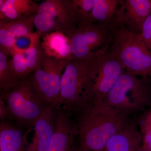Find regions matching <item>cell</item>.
<instances>
[{
    "label": "cell",
    "instance_id": "1",
    "mask_svg": "<svg viewBox=\"0 0 151 151\" xmlns=\"http://www.w3.org/2000/svg\"><path fill=\"white\" fill-rule=\"evenodd\" d=\"M77 117L79 147L89 151H103L109 140L130 119L103 101L93 103Z\"/></svg>",
    "mask_w": 151,
    "mask_h": 151
},
{
    "label": "cell",
    "instance_id": "2",
    "mask_svg": "<svg viewBox=\"0 0 151 151\" xmlns=\"http://www.w3.org/2000/svg\"><path fill=\"white\" fill-rule=\"evenodd\" d=\"M113 40L109 50L122 66L132 75L151 78V52L141 33L123 27L112 28Z\"/></svg>",
    "mask_w": 151,
    "mask_h": 151
},
{
    "label": "cell",
    "instance_id": "3",
    "mask_svg": "<svg viewBox=\"0 0 151 151\" xmlns=\"http://www.w3.org/2000/svg\"><path fill=\"white\" fill-rule=\"evenodd\" d=\"M103 101L129 116L137 114L151 105V78L135 76L124 69Z\"/></svg>",
    "mask_w": 151,
    "mask_h": 151
},
{
    "label": "cell",
    "instance_id": "4",
    "mask_svg": "<svg viewBox=\"0 0 151 151\" xmlns=\"http://www.w3.org/2000/svg\"><path fill=\"white\" fill-rule=\"evenodd\" d=\"M91 59L68 61L61 76L59 106L72 116H78L90 105L86 83Z\"/></svg>",
    "mask_w": 151,
    "mask_h": 151
},
{
    "label": "cell",
    "instance_id": "5",
    "mask_svg": "<svg viewBox=\"0 0 151 151\" xmlns=\"http://www.w3.org/2000/svg\"><path fill=\"white\" fill-rule=\"evenodd\" d=\"M0 98L6 103L11 120L20 128L33 127L50 106L37 96L27 78L8 91H1Z\"/></svg>",
    "mask_w": 151,
    "mask_h": 151
},
{
    "label": "cell",
    "instance_id": "6",
    "mask_svg": "<svg viewBox=\"0 0 151 151\" xmlns=\"http://www.w3.org/2000/svg\"><path fill=\"white\" fill-rule=\"evenodd\" d=\"M124 69L109 49L94 55L90 61L86 83L91 105L103 101Z\"/></svg>",
    "mask_w": 151,
    "mask_h": 151
},
{
    "label": "cell",
    "instance_id": "7",
    "mask_svg": "<svg viewBox=\"0 0 151 151\" xmlns=\"http://www.w3.org/2000/svg\"><path fill=\"white\" fill-rule=\"evenodd\" d=\"M64 33L70 40L73 59L77 60L91 59L97 52L107 50L113 40L112 30L98 23H91Z\"/></svg>",
    "mask_w": 151,
    "mask_h": 151
},
{
    "label": "cell",
    "instance_id": "8",
    "mask_svg": "<svg viewBox=\"0 0 151 151\" xmlns=\"http://www.w3.org/2000/svg\"><path fill=\"white\" fill-rule=\"evenodd\" d=\"M68 61L45 55L40 65L27 78L34 92L47 105L59 106L62 72Z\"/></svg>",
    "mask_w": 151,
    "mask_h": 151
},
{
    "label": "cell",
    "instance_id": "9",
    "mask_svg": "<svg viewBox=\"0 0 151 151\" xmlns=\"http://www.w3.org/2000/svg\"><path fill=\"white\" fill-rule=\"evenodd\" d=\"M151 14V0H121L112 24L135 33H142L143 24Z\"/></svg>",
    "mask_w": 151,
    "mask_h": 151
},
{
    "label": "cell",
    "instance_id": "10",
    "mask_svg": "<svg viewBox=\"0 0 151 151\" xmlns=\"http://www.w3.org/2000/svg\"><path fill=\"white\" fill-rule=\"evenodd\" d=\"M37 12L48 17L56 31L65 33L78 27V15L73 0L43 1Z\"/></svg>",
    "mask_w": 151,
    "mask_h": 151
},
{
    "label": "cell",
    "instance_id": "11",
    "mask_svg": "<svg viewBox=\"0 0 151 151\" xmlns=\"http://www.w3.org/2000/svg\"><path fill=\"white\" fill-rule=\"evenodd\" d=\"M72 115L60 108L55 121L54 134L47 151H76V138L79 131Z\"/></svg>",
    "mask_w": 151,
    "mask_h": 151
},
{
    "label": "cell",
    "instance_id": "12",
    "mask_svg": "<svg viewBox=\"0 0 151 151\" xmlns=\"http://www.w3.org/2000/svg\"><path fill=\"white\" fill-rule=\"evenodd\" d=\"M60 107L50 105L34 125L33 136L25 151H47L54 134L55 126Z\"/></svg>",
    "mask_w": 151,
    "mask_h": 151
},
{
    "label": "cell",
    "instance_id": "13",
    "mask_svg": "<svg viewBox=\"0 0 151 151\" xmlns=\"http://www.w3.org/2000/svg\"><path fill=\"white\" fill-rule=\"evenodd\" d=\"M142 141L137 119H130L109 140L103 151H137Z\"/></svg>",
    "mask_w": 151,
    "mask_h": 151
},
{
    "label": "cell",
    "instance_id": "14",
    "mask_svg": "<svg viewBox=\"0 0 151 151\" xmlns=\"http://www.w3.org/2000/svg\"><path fill=\"white\" fill-rule=\"evenodd\" d=\"M42 39V47L46 56L66 61L73 59L70 40L64 33L55 32Z\"/></svg>",
    "mask_w": 151,
    "mask_h": 151
},
{
    "label": "cell",
    "instance_id": "15",
    "mask_svg": "<svg viewBox=\"0 0 151 151\" xmlns=\"http://www.w3.org/2000/svg\"><path fill=\"white\" fill-rule=\"evenodd\" d=\"M29 129L24 134L21 129L9 121L0 123V151H25Z\"/></svg>",
    "mask_w": 151,
    "mask_h": 151
},
{
    "label": "cell",
    "instance_id": "16",
    "mask_svg": "<svg viewBox=\"0 0 151 151\" xmlns=\"http://www.w3.org/2000/svg\"><path fill=\"white\" fill-rule=\"evenodd\" d=\"M39 4L31 0H5L0 6V20L28 18L37 12Z\"/></svg>",
    "mask_w": 151,
    "mask_h": 151
},
{
    "label": "cell",
    "instance_id": "17",
    "mask_svg": "<svg viewBox=\"0 0 151 151\" xmlns=\"http://www.w3.org/2000/svg\"><path fill=\"white\" fill-rule=\"evenodd\" d=\"M121 0H93L90 20L112 29V24Z\"/></svg>",
    "mask_w": 151,
    "mask_h": 151
},
{
    "label": "cell",
    "instance_id": "18",
    "mask_svg": "<svg viewBox=\"0 0 151 151\" xmlns=\"http://www.w3.org/2000/svg\"><path fill=\"white\" fill-rule=\"evenodd\" d=\"M20 81L14 69L10 55L0 50V89L8 91Z\"/></svg>",
    "mask_w": 151,
    "mask_h": 151
},
{
    "label": "cell",
    "instance_id": "19",
    "mask_svg": "<svg viewBox=\"0 0 151 151\" xmlns=\"http://www.w3.org/2000/svg\"><path fill=\"white\" fill-rule=\"evenodd\" d=\"M40 38L38 33H34L29 38L28 46L24 49L25 58L29 75L40 65L45 55Z\"/></svg>",
    "mask_w": 151,
    "mask_h": 151
},
{
    "label": "cell",
    "instance_id": "20",
    "mask_svg": "<svg viewBox=\"0 0 151 151\" xmlns=\"http://www.w3.org/2000/svg\"><path fill=\"white\" fill-rule=\"evenodd\" d=\"M35 15L24 19L2 21L11 33L16 38L24 37L29 39L34 33V29L35 27L34 19Z\"/></svg>",
    "mask_w": 151,
    "mask_h": 151
},
{
    "label": "cell",
    "instance_id": "21",
    "mask_svg": "<svg viewBox=\"0 0 151 151\" xmlns=\"http://www.w3.org/2000/svg\"><path fill=\"white\" fill-rule=\"evenodd\" d=\"M24 49L16 45L10 54L14 69L20 81L27 78L29 76L25 58Z\"/></svg>",
    "mask_w": 151,
    "mask_h": 151
},
{
    "label": "cell",
    "instance_id": "22",
    "mask_svg": "<svg viewBox=\"0 0 151 151\" xmlns=\"http://www.w3.org/2000/svg\"><path fill=\"white\" fill-rule=\"evenodd\" d=\"M143 146L151 151V108L137 119Z\"/></svg>",
    "mask_w": 151,
    "mask_h": 151
},
{
    "label": "cell",
    "instance_id": "23",
    "mask_svg": "<svg viewBox=\"0 0 151 151\" xmlns=\"http://www.w3.org/2000/svg\"><path fill=\"white\" fill-rule=\"evenodd\" d=\"M73 1L78 15V27L91 23L90 16L93 6V0H73Z\"/></svg>",
    "mask_w": 151,
    "mask_h": 151
},
{
    "label": "cell",
    "instance_id": "24",
    "mask_svg": "<svg viewBox=\"0 0 151 151\" xmlns=\"http://www.w3.org/2000/svg\"><path fill=\"white\" fill-rule=\"evenodd\" d=\"M17 39L8 29L4 22L0 20V50L10 55L17 45Z\"/></svg>",
    "mask_w": 151,
    "mask_h": 151
},
{
    "label": "cell",
    "instance_id": "25",
    "mask_svg": "<svg viewBox=\"0 0 151 151\" xmlns=\"http://www.w3.org/2000/svg\"><path fill=\"white\" fill-rule=\"evenodd\" d=\"M141 35L146 46L151 52V14L143 24Z\"/></svg>",
    "mask_w": 151,
    "mask_h": 151
},
{
    "label": "cell",
    "instance_id": "26",
    "mask_svg": "<svg viewBox=\"0 0 151 151\" xmlns=\"http://www.w3.org/2000/svg\"><path fill=\"white\" fill-rule=\"evenodd\" d=\"M0 119L1 122L11 120L8 109L4 101L0 98Z\"/></svg>",
    "mask_w": 151,
    "mask_h": 151
},
{
    "label": "cell",
    "instance_id": "27",
    "mask_svg": "<svg viewBox=\"0 0 151 151\" xmlns=\"http://www.w3.org/2000/svg\"><path fill=\"white\" fill-rule=\"evenodd\" d=\"M137 151H145V147L142 145L140 146Z\"/></svg>",
    "mask_w": 151,
    "mask_h": 151
},
{
    "label": "cell",
    "instance_id": "28",
    "mask_svg": "<svg viewBox=\"0 0 151 151\" xmlns=\"http://www.w3.org/2000/svg\"><path fill=\"white\" fill-rule=\"evenodd\" d=\"M76 151H89L88 150H84V149H83L81 148L80 147H79V148H77V150H76Z\"/></svg>",
    "mask_w": 151,
    "mask_h": 151
},
{
    "label": "cell",
    "instance_id": "29",
    "mask_svg": "<svg viewBox=\"0 0 151 151\" xmlns=\"http://www.w3.org/2000/svg\"><path fill=\"white\" fill-rule=\"evenodd\" d=\"M144 147H145V146H144ZM145 147V151H151V150H149L148 149H147V148H146Z\"/></svg>",
    "mask_w": 151,
    "mask_h": 151
}]
</instances>
